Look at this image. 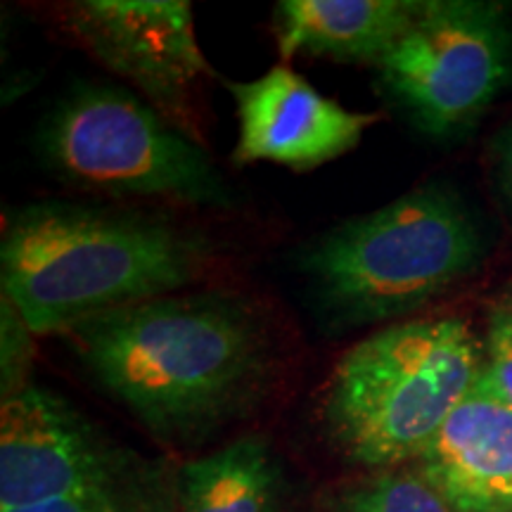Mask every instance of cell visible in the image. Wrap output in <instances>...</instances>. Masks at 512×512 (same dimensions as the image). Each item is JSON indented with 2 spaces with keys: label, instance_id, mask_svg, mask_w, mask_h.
<instances>
[{
  "label": "cell",
  "instance_id": "6da1fadb",
  "mask_svg": "<svg viewBox=\"0 0 512 512\" xmlns=\"http://www.w3.org/2000/svg\"><path fill=\"white\" fill-rule=\"evenodd\" d=\"M102 392L159 439L202 437L256 399L271 339L228 292L164 294L64 332Z\"/></svg>",
  "mask_w": 512,
  "mask_h": 512
},
{
  "label": "cell",
  "instance_id": "7a4b0ae2",
  "mask_svg": "<svg viewBox=\"0 0 512 512\" xmlns=\"http://www.w3.org/2000/svg\"><path fill=\"white\" fill-rule=\"evenodd\" d=\"M209 242L133 211L38 202L12 211L0 242L3 299L34 335L174 294L200 278Z\"/></svg>",
  "mask_w": 512,
  "mask_h": 512
},
{
  "label": "cell",
  "instance_id": "3957f363",
  "mask_svg": "<svg viewBox=\"0 0 512 512\" xmlns=\"http://www.w3.org/2000/svg\"><path fill=\"white\" fill-rule=\"evenodd\" d=\"M486 235L451 185L430 183L325 230L299 254L335 323L373 325L430 304L482 266Z\"/></svg>",
  "mask_w": 512,
  "mask_h": 512
},
{
  "label": "cell",
  "instance_id": "277c9868",
  "mask_svg": "<svg viewBox=\"0 0 512 512\" xmlns=\"http://www.w3.org/2000/svg\"><path fill=\"white\" fill-rule=\"evenodd\" d=\"M482 366L484 344L463 318L394 323L339 358L325 392V425L366 467L418 460Z\"/></svg>",
  "mask_w": 512,
  "mask_h": 512
},
{
  "label": "cell",
  "instance_id": "5b68a950",
  "mask_svg": "<svg viewBox=\"0 0 512 512\" xmlns=\"http://www.w3.org/2000/svg\"><path fill=\"white\" fill-rule=\"evenodd\" d=\"M38 143L50 169L79 188L209 207L233 204L200 140L126 88H74L48 114Z\"/></svg>",
  "mask_w": 512,
  "mask_h": 512
},
{
  "label": "cell",
  "instance_id": "8992f818",
  "mask_svg": "<svg viewBox=\"0 0 512 512\" xmlns=\"http://www.w3.org/2000/svg\"><path fill=\"white\" fill-rule=\"evenodd\" d=\"M375 69L384 98L418 131L460 136L510 86L512 19L484 0H422Z\"/></svg>",
  "mask_w": 512,
  "mask_h": 512
},
{
  "label": "cell",
  "instance_id": "52a82bcc",
  "mask_svg": "<svg viewBox=\"0 0 512 512\" xmlns=\"http://www.w3.org/2000/svg\"><path fill=\"white\" fill-rule=\"evenodd\" d=\"M62 22L83 50L197 138L190 93L214 69L197 41L188 0H76L62 8Z\"/></svg>",
  "mask_w": 512,
  "mask_h": 512
},
{
  "label": "cell",
  "instance_id": "ba28073f",
  "mask_svg": "<svg viewBox=\"0 0 512 512\" xmlns=\"http://www.w3.org/2000/svg\"><path fill=\"white\" fill-rule=\"evenodd\" d=\"M128 472L124 451L60 396L29 384L3 399L0 510L91 491L124 496Z\"/></svg>",
  "mask_w": 512,
  "mask_h": 512
},
{
  "label": "cell",
  "instance_id": "9c48e42d",
  "mask_svg": "<svg viewBox=\"0 0 512 512\" xmlns=\"http://www.w3.org/2000/svg\"><path fill=\"white\" fill-rule=\"evenodd\" d=\"M238 114L233 164L268 162L311 171L347 155L375 124L377 114L354 112L325 98L287 64L252 81H228Z\"/></svg>",
  "mask_w": 512,
  "mask_h": 512
},
{
  "label": "cell",
  "instance_id": "30bf717a",
  "mask_svg": "<svg viewBox=\"0 0 512 512\" xmlns=\"http://www.w3.org/2000/svg\"><path fill=\"white\" fill-rule=\"evenodd\" d=\"M415 463L456 512H512V408L477 380Z\"/></svg>",
  "mask_w": 512,
  "mask_h": 512
},
{
  "label": "cell",
  "instance_id": "8fae6325",
  "mask_svg": "<svg viewBox=\"0 0 512 512\" xmlns=\"http://www.w3.org/2000/svg\"><path fill=\"white\" fill-rule=\"evenodd\" d=\"M422 0H283L275 5L280 55L377 67L406 34Z\"/></svg>",
  "mask_w": 512,
  "mask_h": 512
},
{
  "label": "cell",
  "instance_id": "7c38bea8",
  "mask_svg": "<svg viewBox=\"0 0 512 512\" xmlns=\"http://www.w3.org/2000/svg\"><path fill=\"white\" fill-rule=\"evenodd\" d=\"M283 472L261 437H242L183 465L178 512H280Z\"/></svg>",
  "mask_w": 512,
  "mask_h": 512
},
{
  "label": "cell",
  "instance_id": "4fadbf2b",
  "mask_svg": "<svg viewBox=\"0 0 512 512\" xmlns=\"http://www.w3.org/2000/svg\"><path fill=\"white\" fill-rule=\"evenodd\" d=\"M328 512H456L418 470H382L347 486Z\"/></svg>",
  "mask_w": 512,
  "mask_h": 512
},
{
  "label": "cell",
  "instance_id": "5bb4252c",
  "mask_svg": "<svg viewBox=\"0 0 512 512\" xmlns=\"http://www.w3.org/2000/svg\"><path fill=\"white\" fill-rule=\"evenodd\" d=\"M479 384L512 408V313L498 302L489 313L484 339V366Z\"/></svg>",
  "mask_w": 512,
  "mask_h": 512
},
{
  "label": "cell",
  "instance_id": "9a60e30c",
  "mask_svg": "<svg viewBox=\"0 0 512 512\" xmlns=\"http://www.w3.org/2000/svg\"><path fill=\"white\" fill-rule=\"evenodd\" d=\"M31 337L34 332L24 323L15 306L3 299V399L29 387L27 373L31 366Z\"/></svg>",
  "mask_w": 512,
  "mask_h": 512
},
{
  "label": "cell",
  "instance_id": "2e32d148",
  "mask_svg": "<svg viewBox=\"0 0 512 512\" xmlns=\"http://www.w3.org/2000/svg\"><path fill=\"white\" fill-rule=\"evenodd\" d=\"M0 512H140L136 505L119 494L107 491H91V494H74L50 501L22 505V508L0 510Z\"/></svg>",
  "mask_w": 512,
  "mask_h": 512
},
{
  "label": "cell",
  "instance_id": "e0dca14e",
  "mask_svg": "<svg viewBox=\"0 0 512 512\" xmlns=\"http://www.w3.org/2000/svg\"><path fill=\"white\" fill-rule=\"evenodd\" d=\"M496 183L505 207L512 214V126L496 140Z\"/></svg>",
  "mask_w": 512,
  "mask_h": 512
},
{
  "label": "cell",
  "instance_id": "ac0fdd59",
  "mask_svg": "<svg viewBox=\"0 0 512 512\" xmlns=\"http://www.w3.org/2000/svg\"><path fill=\"white\" fill-rule=\"evenodd\" d=\"M501 304L505 306V309H508V311L512 313V287H510V290H508V292H505V294H503V297H501Z\"/></svg>",
  "mask_w": 512,
  "mask_h": 512
}]
</instances>
